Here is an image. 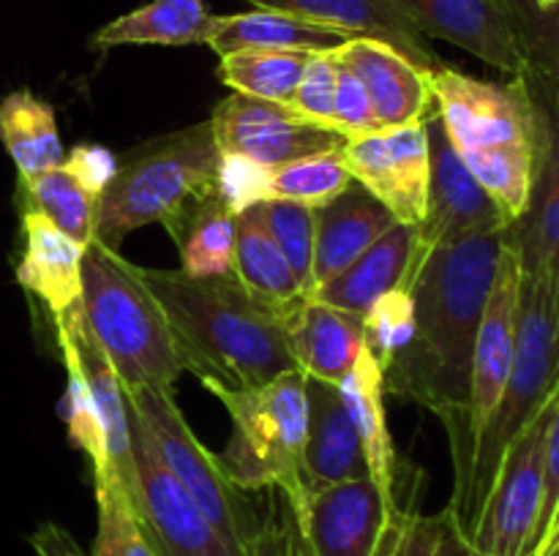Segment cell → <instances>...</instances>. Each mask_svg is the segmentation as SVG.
<instances>
[{
  "mask_svg": "<svg viewBox=\"0 0 559 556\" xmlns=\"http://www.w3.org/2000/svg\"><path fill=\"white\" fill-rule=\"evenodd\" d=\"M506 229L426 251L413 281L415 338L382 374L385 390L407 396L448 425L453 469L467 463L473 349L495 287Z\"/></svg>",
  "mask_w": 559,
  "mask_h": 556,
  "instance_id": "1",
  "label": "cell"
},
{
  "mask_svg": "<svg viewBox=\"0 0 559 556\" xmlns=\"http://www.w3.org/2000/svg\"><path fill=\"white\" fill-rule=\"evenodd\" d=\"M162 309L183 371L200 382L243 390L298 371L284 305L254 298L235 276L194 278L183 270L131 265Z\"/></svg>",
  "mask_w": 559,
  "mask_h": 556,
  "instance_id": "2",
  "label": "cell"
},
{
  "mask_svg": "<svg viewBox=\"0 0 559 556\" xmlns=\"http://www.w3.org/2000/svg\"><path fill=\"white\" fill-rule=\"evenodd\" d=\"M429 90L453 147L511 227L533 200L538 169V114L527 82H489L442 65L429 71Z\"/></svg>",
  "mask_w": 559,
  "mask_h": 556,
  "instance_id": "3",
  "label": "cell"
},
{
  "mask_svg": "<svg viewBox=\"0 0 559 556\" xmlns=\"http://www.w3.org/2000/svg\"><path fill=\"white\" fill-rule=\"evenodd\" d=\"M559 382V292L549 278L522 267L516 316V349H513L511 374L495 412L486 420L467 480L453 494L448 510L456 516L462 532L473 534L491 483L497 478L508 445L533 423L535 414L549 401Z\"/></svg>",
  "mask_w": 559,
  "mask_h": 556,
  "instance_id": "4",
  "label": "cell"
},
{
  "mask_svg": "<svg viewBox=\"0 0 559 556\" xmlns=\"http://www.w3.org/2000/svg\"><path fill=\"white\" fill-rule=\"evenodd\" d=\"M82 319L123 390H173L183 371L162 309L118 251L93 240L82 256Z\"/></svg>",
  "mask_w": 559,
  "mask_h": 556,
  "instance_id": "5",
  "label": "cell"
},
{
  "mask_svg": "<svg viewBox=\"0 0 559 556\" xmlns=\"http://www.w3.org/2000/svg\"><path fill=\"white\" fill-rule=\"evenodd\" d=\"M222 147L207 123L136 145L98 196L96 234L104 249L118 251L126 234L162 223L194 196L218 189Z\"/></svg>",
  "mask_w": 559,
  "mask_h": 556,
  "instance_id": "6",
  "label": "cell"
},
{
  "mask_svg": "<svg viewBox=\"0 0 559 556\" xmlns=\"http://www.w3.org/2000/svg\"><path fill=\"white\" fill-rule=\"evenodd\" d=\"M205 390L224 403L233 420V436L218 452L229 483L246 494L278 488L295 512L304 510L309 496L300 474L309 420L304 371H287L243 390L205 382Z\"/></svg>",
  "mask_w": 559,
  "mask_h": 556,
  "instance_id": "7",
  "label": "cell"
},
{
  "mask_svg": "<svg viewBox=\"0 0 559 556\" xmlns=\"http://www.w3.org/2000/svg\"><path fill=\"white\" fill-rule=\"evenodd\" d=\"M126 398L145 423L164 467L194 496V501L211 518L216 532L238 554H243L246 537H249L260 518H254V512H251L246 491L229 483L222 463H218V456H213L197 439L191 425L186 423L183 412L175 403L173 390L145 387V390H126Z\"/></svg>",
  "mask_w": 559,
  "mask_h": 556,
  "instance_id": "8",
  "label": "cell"
},
{
  "mask_svg": "<svg viewBox=\"0 0 559 556\" xmlns=\"http://www.w3.org/2000/svg\"><path fill=\"white\" fill-rule=\"evenodd\" d=\"M555 392V390H551ZM551 396L533 423L508 445L469 545L475 556H530L544 496V436Z\"/></svg>",
  "mask_w": 559,
  "mask_h": 556,
  "instance_id": "9",
  "label": "cell"
},
{
  "mask_svg": "<svg viewBox=\"0 0 559 556\" xmlns=\"http://www.w3.org/2000/svg\"><path fill=\"white\" fill-rule=\"evenodd\" d=\"M129 401V398H126ZM131 439H134V474L131 505L145 527L147 537L162 556H243L216 532L194 496L164 467L153 447L151 434L140 414L131 409Z\"/></svg>",
  "mask_w": 559,
  "mask_h": 556,
  "instance_id": "10",
  "label": "cell"
},
{
  "mask_svg": "<svg viewBox=\"0 0 559 556\" xmlns=\"http://www.w3.org/2000/svg\"><path fill=\"white\" fill-rule=\"evenodd\" d=\"M222 156L246 158L262 169H276L304 156L342 147L344 136L314 123L287 104L233 93L211 114Z\"/></svg>",
  "mask_w": 559,
  "mask_h": 556,
  "instance_id": "11",
  "label": "cell"
},
{
  "mask_svg": "<svg viewBox=\"0 0 559 556\" xmlns=\"http://www.w3.org/2000/svg\"><path fill=\"white\" fill-rule=\"evenodd\" d=\"M522 80L538 114V169L533 200L508 227V240L524 270L540 273L559 292V76L530 65Z\"/></svg>",
  "mask_w": 559,
  "mask_h": 556,
  "instance_id": "12",
  "label": "cell"
},
{
  "mask_svg": "<svg viewBox=\"0 0 559 556\" xmlns=\"http://www.w3.org/2000/svg\"><path fill=\"white\" fill-rule=\"evenodd\" d=\"M426 38H440L508 76L527 74V38L516 0H393Z\"/></svg>",
  "mask_w": 559,
  "mask_h": 556,
  "instance_id": "13",
  "label": "cell"
},
{
  "mask_svg": "<svg viewBox=\"0 0 559 556\" xmlns=\"http://www.w3.org/2000/svg\"><path fill=\"white\" fill-rule=\"evenodd\" d=\"M355 183L374 194L393 218L418 227L429 202V134L426 120L355 136L342 147Z\"/></svg>",
  "mask_w": 559,
  "mask_h": 556,
  "instance_id": "14",
  "label": "cell"
},
{
  "mask_svg": "<svg viewBox=\"0 0 559 556\" xmlns=\"http://www.w3.org/2000/svg\"><path fill=\"white\" fill-rule=\"evenodd\" d=\"M519 287H522V262L516 249L508 240L502 245L500 265H497L495 287H491L489 303H486L484 319H480L478 338L473 349V374H469V412H467V463L462 478H456L453 494L464 485L473 458L475 442L484 431L486 420L495 412L502 390H506L508 374H511L513 349H516V316H519Z\"/></svg>",
  "mask_w": 559,
  "mask_h": 556,
  "instance_id": "15",
  "label": "cell"
},
{
  "mask_svg": "<svg viewBox=\"0 0 559 556\" xmlns=\"http://www.w3.org/2000/svg\"><path fill=\"white\" fill-rule=\"evenodd\" d=\"M426 134H429V202H426L424 221L418 223L426 249L508 229L500 207L462 161L437 112L426 118Z\"/></svg>",
  "mask_w": 559,
  "mask_h": 556,
  "instance_id": "16",
  "label": "cell"
},
{
  "mask_svg": "<svg viewBox=\"0 0 559 556\" xmlns=\"http://www.w3.org/2000/svg\"><path fill=\"white\" fill-rule=\"evenodd\" d=\"M399 499H388L371 478L347 480L309 491L298 512L311 556H371L388 510Z\"/></svg>",
  "mask_w": 559,
  "mask_h": 556,
  "instance_id": "17",
  "label": "cell"
},
{
  "mask_svg": "<svg viewBox=\"0 0 559 556\" xmlns=\"http://www.w3.org/2000/svg\"><path fill=\"white\" fill-rule=\"evenodd\" d=\"M418 227L396 221L377 243H371L353 265L320 287L309 289V298L333 309L364 316L382 294L393 289H413L418 267L426 256Z\"/></svg>",
  "mask_w": 559,
  "mask_h": 556,
  "instance_id": "18",
  "label": "cell"
},
{
  "mask_svg": "<svg viewBox=\"0 0 559 556\" xmlns=\"http://www.w3.org/2000/svg\"><path fill=\"white\" fill-rule=\"evenodd\" d=\"M333 55L364 82L382 131L418 123L437 112L429 90V71L409 63L388 44L349 38L347 44L333 49Z\"/></svg>",
  "mask_w": 559,
  "mask_h": 556,
  "instance_id": "19",
  "label": "cell"
},
{
  "mask_svg": "<svg viewBox=\"0 0 559 556\" xmlns=\"http://www.w3.org/2000/svg\"><path fill=\"white\" fill-rule=\"evenodd\" d=\"M246 3L304 16L349 38H371V41L388 44L424 71L445 65L429 38L399 11L393 0H246Z\"/></svg>",
  "mask_w": 559,
  "mask_h": 556,
  "instance_id": "20",
  "label": "cell"
},
{
  "mask_svg": "<svg viewBox=\"0 0 559 556\" xmlns=\"http://www.w3.org/2000/svg\"><path fill=\"white\" fill-rule=\"evenodd\" d=\"M306 442L300 456V474L309 491L328 485L347 483V480L369 478L360 434L349 418L338 385L306 376Z\"/></svg>",
  "mask_w": 559,
  "mask_h": 556,
  "instance_id": "21",
  "label": "cell"
},
{
  "mask_svg": "<svg viewBox=\"0 0 559 556\" xmlns=\"http://www.w3.org/2000/svg\"><path fill=\"white\" fill-rule=\"evenodd\" d=\"M284 327L298 371L342 385L364 349V316L300 294L284 305Z\"/></svg>",
  "mask_w": 559,
  "mask_h": 556,
  "instance_id": "22",
  "label": "cell"
},
{
  "mask_svg": "<svg viewBox=\"0 0 559 556\" xmlns=\"http://www.w3.org/2000/svg\"><path fill=\"white\" fill-rule=\"evenodd\" d=\"M22 240L25 245L16 265L20 287L47 305L52 322L80 311L85 249L36 210H22Z\"/></svg>",
  "mask_w": 559,
  "mask_h": 556,
  "instance_id": "23",
  "label": "cell"
},
{
  "mask_svg": "<svg viewBox=\"0 0 559 556\" xmlns=\"http://www.w3.org/2000/svg\"><path fill=\"white\" fill-rule=\"evenodd\" d=\"M393 223H396L393 213L355 180L336 200L317 207L311 289L331 281L344 267L353 265Z\"/></svg>",
  "mask_w": 559,
  "mask_h": 556,
  "instance_id": "24",
  "label": "cell"
},
{
  "mask_svg": "<svg viewBox=\"0 0 559 556\" xmlns=\"http://www.w3.org/2000/svg\"><path fill=\"white\" fill-rule=\"evenodd\" d=\"M55 327H63L74 341L76 354H80L82 371H85L87 382H91L93 398H96L98 418H102L104 442H107L109 467H112L115 480L126 488L131 496L136 485L134 474V439H131V418H129V401H126V390L120 385L118 374L109 365L107 354L96 343V338L87 330L85 319H82V309L74 311L66 319L55 322Z\"/></svg>",
  "mask_w": 559,
  "mask_h": 556,
  "instance_id": "25",
  "label": "cell"
},
{
  "mask_svg": "<svg viewBox=\"0 0 559 556\" xmlns=\"http://www.w3.org/2000/svg\"><path fill=\"white\" fill-rule=\"evenodd\" d=\"M162 227L178 249V270L186 276H233L235 210L222 189L189 200L173 216L164 218Z\"/></svg>",
  "mask_w": 559,
  "mask_h": 556,
  "instance_id": "26",
  "label": "cell"
},
{
  "mask_svg": "<svg viewBox=\"0 0 559 556\" xmlns=\"http://www.w3.org/2000/svg\"><path fill=\"white\" fill-rule=\"evenodd\" d=\"M338 390H342L344 407L360 434L369 478L388 499H399V456L391 428H388L385 374L374 354L366 349V343L355 360V368L338 385Z\"/></svg>",
  "mask_w": 559,
  "mask_h": 556,
  "instance_id": "27",
  "label": "cell"
},
{
  "mask_svg": "<svg viewBox=\"0 0 559 556\" xmlns=\"http://www.w3.org/2000/svg\"><path fill=\"white\" fill-rule=\"evenodd\" d=\"M349 36L333 31V27L317 25L304 16L287 14L278 9L243 11V14L213 16L211 36L205 47L222 58L229 52L243 49H295V52H333Z\"/></svg>",
  "mask_w": 559,
  "mask_h": 556,
  "instance_id": "28",
  "label": "cell"
},
{
  "mask_svg": "<svg viewBox=\"0 0 559 556\" xmlns=\"http://www.w3.org/2000/svg\"><path fill=\"white\" fill-rule=\"evenodd\" d=\"M233 276L254 298L271 305H289L306 294L267 229L265 202H254L235 213Z\"/></svg>",
  "mask_w": 559,
  "mask_h": 556,
  "instance_id": "29",
  "label": "cell"
},
{
  "mask_svg": "<svg viewBox=\"0 0 559 556\" xmlns=\"http://www.w3.org/2000/svg\"><path fill=\"white\" fill-rule=\"evenodd\" d=\"M213 14L205 0H151L118 20L107 22L91 44L96 49L156 44V47H191L207 44Z\"/></svg>",
  "mask_w": 559,
  "mask_h": 556,
  "instance_id": "30",
  "label": "cell"
},
{
  "mask_svg": "<svg viewBox=\"0 0 559 556\" xmlns=\"http://www.w3.org/2000/svg\"><path fill=\"white\" fill-rule=\"evenodd\" d=\"M0 142L20 180L36 178L66 158L55 109L31 90H14L0 98Z\"/></svg>",
  "mask_w": 559,
  "mask_h": 556,
  "instance_id": "31",
  "label": "cell"
},
{
  "mask_svg": "<svg viewBox=\"0 0 559 556\" xmlns=\"http://www.w3.org/2000/svg\"><path fill=\"white\" fill-rule=\"evenodd\" d=\"M22 210H36L47 216L63 234H69L82 249L93 243L96 234L98 191L69 164L47 169L36 178L20 180Z\"/></svg>",
  "mask_w": 559,
  "mask_h": 556,
  "instance_id": "32",
  "label": "cell"
},
{
  "mask_svg": "<svg viewBox=\"0 0 559 556\" xmlns=\"http://www.w3.org/2000/svg\"><path fill=\"white\" fill-rule=\"evenodd\" d=\"M342 147L304 156L276 169H260L257 202H298V205L311 207V210L333 202L353 183V174L344 164Z\"/></svg>",
  "mask_w": 559,
  "mask_h": 556,
  "instance_id": "33",
  "label": "cell"
},
{
  "mask_svg": "<svg viewBox=\"0 0 559 556\" xmlns=\"http://www.w3.org/2000/svg\"><path fill=\"white\" fill-rule=\"evenodd\" d=\"M311 55L314 52L295 49H243L222 55L216 76L240 96L293 107L295 90Z\"/></svg>",
  "mask_w": 559,
  "mask_h": 556,
  "instance_id": "34",
  "label": "cell"
},
{
  "mask_svg": "<svg viewBox=\"0 0 559 556\" xmlns=\"http://www.w3.org/2000/svg\"><path fill=\"white\" fill-rule=\"evenodd\" d=\"M58 330V343H60V358L66 365V392L60 398V418H63L66 428H69V442L80 452H85L87 461L93 469V485L104 483V480L115 478L112 467H109L107 456V442H104V428L102 418H98L96 398H93L91 382H87L85 371H82L80 354H76L74 341H71L69 333L63 327H55Z\"/></svg>",
  "mask_w": 559,
  "mask_h": 556,
  "instance_id": "35",
  "label": "cell"
},
{
  "mask_svg": "<svg viewBox=\"0 0 559 556\" xmlns=\"http://www.w3.org/2000/svg\"><path fill=\"white\" fill-rule=\"evenodd\" d=\"M96 488V537L87 556H162L147 537L129 494L115 478Z\"/></svg>",
  "mask_w": 559,
  "mask_h": 556,
  "instance_id": "36",
  "label": "cell"
},
{
  "mask_svg": "<svg viewBox=\"0 0 559 556\" xmlns=\"http://www.w3.org/2000/svg\"><path fill=\"white\" fill-rule=\"evenodd\" d=\"M415 298L413 289H393L382 294L364 314V343L382 371L413 343Z\"/></svg>",
  "mask_w": 559,
  "mask_h": 556,
  "instance_id": "37",
  "label": "cell"
},
{
  "mask_svg": "<svg viewBox=\"0 0 559 556\" xmlns=\"http://www.w3.org/2000/svg\"><path fill=\"white\" fill-rule=\"evenodd\" d=\"M265 221L293 276L298 278L304 292H309L314 262V210L298 202L273 200L265 202Z\"/></svg>",
  "mask_w": 559,
  "mask_h": 556,
  "instance_id": "38",
  "label": "cell"
},
{
  "mask_svg": "<svg viewBox=\"0 0 559 556\" xmlns=\"http://www.w3.org/2000/svg\"><path fill=\"white\" fill-rule=\"evenodd\" d=\"M243 556H311L298 512L278 488H267L265 512L246 537Z\"/></svg>",
  "mask_w": 559,
  "mask_h": 556,
  "instance_id": "39",
  "label": "cell"
},
{
  "mask_svg": "<svg viewBox=\"0 0 559 556\" xmlns=\"http://www.w3.org/2000/svg\"><path fill=\"white\" fill-rule=\"evenodd\" d=\"M440 529V512L437 516H424L413 505H396L388 510L385 523L380 529L371 556H426Z\"/></svg>",
  "mask_w": 559,
  "mask_h": 556,
  "instance_id": "40",
  "label": "cell"
},
{
  "mask_svg": "<svg viewBox=\"0 0 559 556\" xmlns=\"http://www.w3.org/2000/svg\"><path fill=\"white\" fill-rule=\"evenodd\" d=\"M336 58V55H333ZM333 129L344 136V140H355V136L374 134L382 131L377 123L374 107L366 93L364 82L358 80L353 69L336 60V93H333Z\"/></svg>",
  "mask_w": 559,
  "mask_h": 556,
  "instance_id": "41",
  "label": "cell"
},
{
  "mask_svg": "<svg viewBox=\"0 0 559 556\" xmlns=\"http://www.w3.org/2000/svg\"><path fill=\"white\" fill-rule=\"evenodd\" d=\"M333 93H336V58L333 52H314L298 82L293 109L314 123L333 129Z\"/></svg>",
  "mask_w": 559,
  "mask_h": 556,
  "instance_id": "42",
  "label": "cell"
},
{
  "mask_svg": "<svg viewBox=\"0 0 559 556\" xmlns=\"http://www.w3.org/2000/svg\"><path fill=\"white\" fill-rule=\"evenodd\" d=\"M559 510V382L551 392V409H549V423H546V436H544V496H540V516L538 527H535V540H533V554L538 556V551L544 548V543L549 540L551 529H555Z\"/></svg>",
  "mask_w": 559,
  "mask_h": 556,
  "instance_id": "43",
  "label": "cell"
},
{
  "mask_svg": "<svg viewBox=\"0 0 559 556\" xmlns=\"http://www.w3.org/2000/svg\"><path fill=\"white\" fill-rule=\"evenodd\" d=\"M516 11L533 65L559 76V9L535 11L530 5L516 3Z\"/></svg>",
  "mask_w": 559,
  "mask_h": 556,
  "instance_id": "44",
  "label": "cell"
},
{
  "mask_svg": "<svg viewBox=\"0 0 559 556\" xmlns=\"http://www.w3.org/2000/svg\"><path fill=\"white\" fill-rule=\"evenodd\" d=\"M63 161L69 164V167H74L76 172L82 174V180H87V183H91L98 194L107 189V183L112 180L115 169H118L112 153L102 145H76L74 150L66 153Z\"/></svg>",
  "mask_w": 559,
  "mask_h": 556,
  "instance_id": "45",
  "label": "cell"
},
{
  "mask_svg": "<svg viewBox=\"0 0 559 556\" xmlns=\"http://www.w3.org/2000/svg\"><path fill=\"white\" fill-rule=\"evenodd\" d=\"M426 556H475L467 534L462 532L456 516L448 507L440 510V529H437V537Z\"/></svg>",
  "mask_w": 559,
  "mask_h": 556,
  "instance_id": "46",
  "label": "cell"
},
{
  "mask_svg": "<svg viewBox=\"0 0 559 556\" xmlns=\"http://www.w3.org/2000/svg\"><path fill=\"white\" fill-rule=\"evenodd\" d=\"M31 545L38 556H87L76 545V540L58 523H44L31 534Z\"/></svg>",
  "mask_w": 559,
  "mask_h": 556,
  "instance_id": "47",
  "label": "cell"
},
{
  "mask_svg": "<svg viewBox=\"0 0 559 556\" xmlns=\"http://www.w3.org/2000/svg\"><path fill=\"white\" fill-rule=\"evenodd\" d=\"M538 556H559V523H557L555 532H551V537L546 540L544 548L538 551Z\"/></svg>",
  "mask_w": 559,
  "mask_h": 556,
  "instance_id": "48",
  "label": "cell"
},
{
  "mask_svg": "<svg viewBox=\"0 0 559 556\" xmlns=\"http://www.w3.org/2000/svg\"><path fill=\"white\" fill-rule=\"evenodd\" d=\"M557 523H559V510H557V521H555V529H557ZM555 529H551V532H555ZM549 537H551V534H549ZM546 545V543H544Z\"/></svg>",
  "mask_w": 559,
  "mask_h": 556,
  "instance_id": "49",
  "label": "cell"
}]
</instances>
